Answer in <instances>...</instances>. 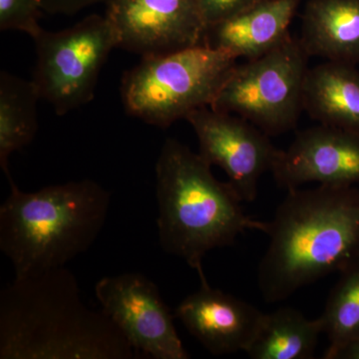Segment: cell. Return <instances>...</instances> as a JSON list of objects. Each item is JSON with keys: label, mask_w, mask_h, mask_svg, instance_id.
<instances>
[{"label": "cell", "mask_w": 359, "mask_h": 359, "mask_svg": "<svg viewBox=\"0 0 359 359\" xmlns=\"http://www.w3.org/2000/svg\"><path fill=\"white\" fill-rule=\"evenodd\" d=\"M321 334L320 318L309 320L297 309L285 306L266 314L245 353L252 359H311Z\"/></svg>", "instance_id": "e0dca14e"}, {"label": "cell", "mask_w": 359, "mask_h": 359, "mask_svg": "<svg viewBox=\"0 0 359 359\" xmlns=\"http://www.w3.org/2000/svg\"><path fill=\"white\" fill-rule=\"evenodd\" d=\"M304 111L320 124L359 135V71L355 65L325 61L309 67Z\"/></svg>", "instance_id": "9a60e30c"}, {"label": "cell", "mask_w": 359, "mask_h": 359, "mask_svg": "<svg viewBox=\"0 0 359 359\" xmlns=\"http://www.w3.org/2000/svg\"><path fill=\"white\" fill-rule=\"evenodd\" d=\"M309 58L290 35L261 57L236 65L210 107L240 116L269 137L287 133L304 112Z\"/></svg>", "instance_id": "8992f818"}, {"label": "cell", "mask_w": 359, "mask_h": 359, "mask_svg": "<svg viewBox=\"0 0 359 359\" xmlns=\"http://www.w3.org/2000/svg\"><path fill=\"white\" fill-rule=\"evenodd\" d=\"M330 353L359 340V262L340 271L320 316Z\"/></svg>", "instance_id": "ac0fdd59"}, {"label": "cell", "mask_w": 359, "mask_h": 359, "mask_svg": "<svg viewBox=\"0 0 359 359\" xmlns=\"http://www.w3.org/2000/svg\"><path fill=\"white\" fill-rule=\"evenodd\" d=\"M41 100L32 80L1 71L0 74V167L8 182L9 158L29 145L39 131L37 102Z\"/></svg>", "instance_id": "2e32d148"}, {"label": "cell", "mask_w": 359, "mask_h": 359, "mask_svg": "<svg viewBox=\"0 0 359 359\" xmlns=\"http://www.w3.org/2000/svg\"><path fill=\"white\" fill-rule=\"evenodd\" d=\"M325 359H359V340L353 344H347L344 347L332 351V353L325 354Z\"/></svg>", "instance_id": "7402d4cb"}, {"label": "cell", "mask_w": 359, "mask_h": 359, "mask_svg": "<svg viewBox=\"0 0 359 359\" xmlns=\"http://www.w3.org/2000/svg\"><path fill=\"white\" fill-rule=\"evenodd\" d=\"M264 0H199V4L208 28Z\"/></svg>", "instance_id": "ffe728a7"}, {"label": "cell", "mask_w": 359, "mask_h": 359, "mask_svg": "<svg viewBox=\"0 0 359 359\" xmlns=\"http://www.w3.org/2000/svg\"><path fill=\"white\" fill-rule=\"evenodd\" d=\"M302 0H264L207 28L205 44L236 59L261 57L290 36Z\"/></svg>", "instance_id": "4fadbf2b"}, {"label": "cell", "mask_w": 359, "mask_h": 359, "mask_svg": "<svg viewBox=\"0 0 359 359\" xmlns=\"http://www.w3.org/2000/svg\"><path fill=\"white\" fill-rule=\"evenodd\" d=\"M197 271L199 290L182 301L175 316L212 355L247 351L256 339L266 313L249 302L212 287L204 269Z\"/></svg>", "instance_id": "7c38bea8"}, {"label": "cell", "mask_w": 359, "mask_h": 359, "mask_svg": "<svg viewBox=\"0 0 359 359\" xmlns=\"http://www.w3.org/2000/svg\"><path fill=\"white\" fill-rule=\"evenodd\" d=\"M32 39L36 53L32 81L41 100L58 116L91 102L101 70L117 48L106 15L91 14L60 32L42 29Z\"/></svg>", "instance_id": "52a82bcc"}, {"label": "cell", "mask_w": 359, "mask_h": 359, "mask_svg": "<svg viewBox=\"0 0 359 359\" xmlns=\"http://www.w3.org/2000/svg\"><path fill=\"white\" fill-rule=\"evenodd\" d=\"M97 301L135 351L155 359L190 358L157 285L139 273L105 276L97 283Z\"/></svg>", "instance_id": "ba28073f"}, {"label": "cell", "mask_w": 359, "mask_h": 359, "mask_svg": "<svg viewBox=\"0 0 359 359\" xmlns=\"http://www.w3.org/2000/svg\"><path fill=\"white\" fill-rule=\"evenodd\" d=\"M271 173L287 191L306 184H359V135L327 125L304 130L280 151Z\"/></svg>", "instance_id": "8fae6325"}, {"label": "cell", "mask_w": 359, "mask_h": 359, "mask_svg": "<svg viewBox=\"0 0 359 359\" xmlns=\"http://www.w3.org/2000/svg\"><path fill=\"white\" fill-rule=\"evenodd\" d=\"M237 60L207 44L142 58L123 75L124 109L147 124L167 128L210 107Z\"/></svg>", "instance_id": "5b68a950"}, {"label": "cell", "mask_w": 359, "mask_h": 359, "mask_svg": "<svg viewBox=\"0 0 359 359\" xmlns=\"http://www.w3.org/2000/svg\"><path fill=\"white\" fill-rule=\"evenodd\" d=\"M0 207V250L14 278L62 268L87 252L103 230L111 196L93 180L23 192L13 181Z\"/></svg>", "instance_id": "277c9868"}, {"label": "cell", "mask_w": 359, "mask_h": 359, "mask_svg": "<svg viewBox=\"0 0 359 359\" xmlns=\"http://www.w3.org/2000/svg\"><path fill=\"white\" fill-rule=\"evenodd\" d=\"M299 42L309 57L359 63V0H309Z\"/></svg>", "instance_id": "5bb4252c"}, {"label": "cell", "mask_w": 359, "mask_h": 359, "mask_svg": "<svg viewBox=\"0 0 359 359\" xmlns=\"http://www.w3.org/2000/svg\"><path fill=\"white\" fill-rule=\"evenodd\" d=\"M42 0H0V30L25 32L34 39L43 28Z\"/></svg>", "instance_id": "d6986e66"}, {"label": "cell", "mask_w": 359, "mask_h": 359, "mask_svg": "<svg viewBox=\"0 0 359 359\" xmlns=\"http://www.w3.org/2000/svg\"><path fill=\"white\" fill-rule=\"evenodd\" d=\"M117 48L141 58L205 44L199 0H113L105 13Z\"/></svg>", "instance_id": "30bf717a"}, {"label": "cell", "mask_w": 359, "mask_h": 359, "mask_svg": "<svg viewBox=\"0 0 359 359\" xmlns=\"http://www.w3.org/2000/svg\"><path fill=\"white\" fill-rule=\"evenodd\" d=\"M115 323L85 306L65 266L14 278L0 292V359H132Z\"/></svg>", "instance_id": "6da1fadb"}, {"label": "cell", "mask_w": 359, "mask_h": 359, "mask_svg": "<svg viewBox=\"0 0 359 359\" xmlns=\"http://www.w3.org/2000/svg\"><path fill=\"white\" fill-rule=\"evenodd\" d=\"M269 236L257 285L268 304L359 262V189H294L266 224Z\"/></svg>", "instance_id": "7a4b0ae2"}, {"label": "cell", "mask_w": 359, "mask_h": 359, "mask_svg": "<svg viewBox=\"0 0 359 359\" xmlns=\"http://www.w3.org/2000/svg\"><path fill=\"white\" fill-rule=\"evenodd\" d=\"M156 197L161 248L196 271L211 250L233 245L245 231L266 230V222L245 215L233 186L176 139L165 141L156 163Z\"/></svg>", "instance_id": "3957f363"}, {"label": "cell", "mask_w": 359, "mask_h": 359, "mask_svg": "<svg viewBox=\"0 0 359 359\" xmlns=\"http://www.w3.org/2000/svg\"><path fill=\"white\" fill-rule=\"evenodd\" d=\"M186 120L199 141V154L223 170L243 202H254L259 179L273 171L282 150L269 135L238 115L204 107Z\"/></svg>", "instance_id": "9c48e42d"}, {"label": "cell", "mask_w": 359, "mask_h": 359, "mask_svg": "<svg viewBox=\"0 0 359 359\" xmlns=\"http://www.w3.org/2000/svg\"><path fill=\"white\" fill-rule=\"evenodd\" d=\"M113 0H42L45 13L71 15L87 7L104 4L107 6Z\"/></svg>", "instance_id": "44dd1931"}]
</instances>
